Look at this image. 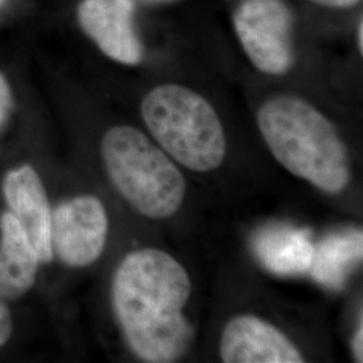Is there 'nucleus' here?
<instances>
[{"label": "nucleus", "mask_w": 363, "mask_h": 363, "mask_svg": "<svg viewBox=\"0 0 363 363\" xmlns=\"http://www.w3.org/2000/svg\"><path fill=\"white\" fill-rule=\"evenodd\" d=\"M190 295L189 273L163 250L140 249L120 262L113 310L130 350L144 362H175L186 354L193 340L183 315Z\"/></svg>", "instance_id": "obj_1"}, {"label": "nucleus", "mask_w": 363, "mask_h": 363, "mask_svg": "<svg viewBox=\"0 0 363 363\" xmlns=\"http://www.w3.org/2000/svg\"><path fill=\"white\" fill-rule=\"evenodd\" d=\"M257 125L276 160L291 174L328 194L347 187V148L335 125L307 100L274 96L259 106Z\"/></svg>", "instance_id": "obj_2"}, {"label": "nucleus", "mask_w": 363, "mask_h": 363, "mask_svg": "<svg viewBox=\"0 0 363 363\" xmlns=\"http://www.w3.org/2000/svg\"><path fill=\"white\" fill-rule=\"evenodd\" d=\"M147 128L164 151L187 169L208 172L226 155L220 116L199 93L178 84L148 91L140 105Z\"/></svg>", "instance_id": "obj_3"}, {"label": "nucleus", "mask_w": 363, "mask_h": 363, "mask_svg": "<svg viewBox=\"0 0 363 363\" xmlns=\"http://www.w3.org/2000/svg\"><path fill=\"white\" fill-rule=\"evenodd\" d=\"M101 154L109 179L140 214L162 220L179 210L186 181L169 156L142 130L130 125L106 130Z\"/></svg>", "instance_id": "obj_4"}, {"label": "nucleus", "mask_w": 363, "mask_h": 363, "mask_svg": "<svg viewBox=\"0 0 363 363\" xmlns=\"http://www.w3.org/2000/svg\"><path fill=\"white\" fill-rule=\"evenodd\" d=\"M233 30L247 60L269 76L288 73L296 61V13L286 0H240Z\"/></svg>", "instance_id": "obj_5"}, {"label": "nucleus", "mask_w": 363, "mask_h": 363, "mask_svg": "<svg viewBox=\"0 0 363 363\" xmlns=\"http://www.w3.org/2000/svg\"><path fill=\"white\" fill-rule=\"evenodd\" d=\"M109 220L103 202L81 195L61 202L52 214V253L65 265H91L104 252Z\"/></svg>", "instance_id": "obj_6"}, {"label": "nucleus", "mask_w": 363, "mask_h": 363, "mask_svg": "<svg viewBox=\"0 0 363 363\" xmlns=\"http://www.w3.org/2000/svg\"><path fill=\"white\" fill-rule=\"evenodd\" d=\"M76 18L82 33L112 61L128 66L143 61L135 0H81Z\"/></svg>", "instance_id": "obj_7"}, {"label": "nucleus", "mask_w": 363, "mask_h": 363, "mask_svg": "<svg viewBox=\"0 0 363 363\" xmlns=\"http://www.w3.org/2000/svg\"><path fill=\"white\" fill-rule=\"evenodd\" d=\"M1 191L9 211L25 230L40 262H50L52 208L38 172L30 164L9 171L1 183Z\"/></svg>", "instance_id": "obj_8"}, {"label": "nucleus", "mask_w": 363, "mask_h": 363, "mask_svg": "<svg viewBox=\"0 0 363 363\" xmlns=\"http://www.w3.org/2000/svg\"><path fill=\"white\" fill-rule=\"evenodd\" d=\"M226 363H301L304 359L288 337L265 320L242 315L230 320L220 337Z\"/></svg>", "instance_id": "obj_9"}, {"label": "nucleus", "mask_w": 363, "mask_h": 363, "mask_svg": "<svg viewBox=\"0 0 363 363\" xmlns=\"http://www.w3.org/2000/svg\"><path fill=\"white\" fill-rule=\"evenodd\" d=\"M252 247L265 269L292 276L308 272L313 250L311 232L286 223H271L253 235Z\"/></svg>", "instance_id": "obj_10"}, {"label": "nucleus", "mask_w": 363, "mask_h": 363, "mask_svg": "<svg viewBox=\"0 0 363 363\" xmlns=\"http://www.w3.org/2000/svg\"><path fill=\"white\" fill-rule=\"evenodd\" d=\"M38 256L10 211L0 216V301L23 296L34 286Z\"/></svg>", "instance_id": "obj_11"}, {"label": "nucleus", "mask_w": 363, "mask_h": 363, "mask_svg": "<svg viewBox=\"0 0 363 363\" xmlns=\"http://www.w3.org/2000/svg\"><path fill=\"white\" fill-rule=\"evenodd\" d=\"M362 256L361 230L331 234L315 247L308 272L320 286L342 289L352 269L362 261Z\"/></svg>", "instance_id": "obj_12"}, {"label": "nucleus", "mask_w": 363, "mask_h": 363, "mask_svg": "<svg viewBox=\"0 0 363 363\" xmlns=\"http://www.w3.org/2000/svg\"><path fill=\"white\" fill-rule=\"evenodd\" d=\"M13 109V96L9 79L0 72V130L9 123Z\"/></svg>", "instance_id": "obj_13"}, {"label": "nucleus", "mask_w": 363, "mask_h": 363, "mask_svg": "<svg viewBox=\"0 0 363 363\" xmlns=\"http://www.w3.org/2000/svg\"><path fill=\"white\" fill-rule=\"evenodd\" d=\"M13 315L4 301H0V347H3L13 335Z\"/></svg>", "instance_id": "obj_14"}, {"label": "nucleus", "mask_w": 363, "mask_h": 363, "mask_svg": "<svg viewBox=\"0 0 363 363\" xmlns=\"http://www.w3.org/2000/svg\"><path fill=\"white\" fill-rule=\"evenodd\" d=\"M310 1L328 10H349L362 3V0H310Z\"/></svg>", "instance_id": "obj_15"}, {"label": "nucleus", "mask_w": 363, "mask_h": 363, "mask_svg": "<svg viewBox=\"0 0 363 363\" xmlns=\"http://www.w3.org/2000/svg\"><path fill=\"white\" fill-rule=\"evenodd\" d=\"M363 327L361 325L352 337V352L355 357V361L362 362L363 361Z\"/></svg>", "instance_id": "obj_16"}, {"label": "nucleus", "mask_w": 363, "mask_h": 363, "mask_svg": "<svg viewBox=\"0 0 363 363\" xmlns=\"http://www.w3.org/2000/svg\"><path fill=\"white\" fill-rule=\"evenodd\" d=\"M354 37H355V45L359 54H363V18L362 13L358 16L355 22V30H354Z\"/></svg>", "instance_id": "obj_17"}, {"label": "nucleus", "mask_w": 363, "mask_h": 363, "mask_svg": "<svg viewBox=\"0 0 363 363\" xmlns=\"http://www.w3.org/2000/svg\"><path fill=\"white\" fill-rule=\"evenodd\" d=\"M135 1H142L144 4H166V3H171V1H177V0H135Z\"/></svg>", "instance_id": "obj_18"}]
</instances>
